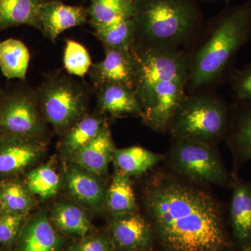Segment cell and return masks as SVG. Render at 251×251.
<instances>
[{
  "instance_id": "1",
  "label": "cell",
  "mask_w": 251,
  "mask_h": 251,
  "mask_svg": "<svg viewBox=\"0 0 251 251\" xmlns=\"http://www.w3.org/2000/svg\"><path fill=\"white\" fill-rule=\"evenodd\" d=\"M145 204L164 251H227L222 209L206 191L163 174L148 183Z\"/></svg>"
},
{
  "instance_id": "2",
  "label": "cell",
  "mask_w": 251,
  "mask_h": 251,
  "mask_svg": "<svg viewBox=\"0 0 251 251\" xmlns=\"http://www.w3.org/2000/svg\"><path fill=\"white\" fill-rule=\"evenodd\" d=\"M251 39V0L224 9L203 24L184 50L187 60V93L212 90L228 78L237 53Z\"/></svg>"
},
{
  "instance_id": "3",
  "label": "cell",
  "mask_w": 251,
  "mask_h": 251,
  "mask_svg": "<svg viewBox=\"0 0 251 251\" xmlns=\"http://www.w3.org/2000/svg\"><path fill=\"white\" fill-rule=\"evenodd\" d=\"M135 90L143 105V121L151 129H169L187 94L188 70L184 50L157 49L134 44Z\"/></svg>"
},
{
  "instance_id": "4",
  "label": "cell",
  "mask_w": 251,
  "mask_h": 251,
  "mask_svg": "<svg viewBox=\"0 0 251 251\" xmlns=\"http://www.w3.org/2000/svg\"><path fill=\"white\" fill-rule=\"evenodd\" d=\"M135 44L185 50L202 29L197 0H134Z\"/></svg>"
},
{
  "instance_id": "5",
  "label": "cell",
  "mask_w": 251,
  "mask_h": 251,
  "mask_svg": "<svg viewBox=\"0 0 251 251\" xmlns=\"http://www.w3.org/2000/svg\"><path fill=\"white\" fill-rule=\"evenodd\" d=\"M231 110L212 90L187 93L173 117L169 129L175 139L213 145L227 134Z\"/></svg>"
},
{
  "instance_id": "6",
  "label": "cell",
  "mask_w": 251,
  "mask_h": 251,
  "mask_svg": "<svg viewBox=\"0 0 251 251\" xmlns=\"http://www.w3.org/2000/svg\"><path fill=\"white\" fill-rule=\"evenodd\" d=\"M35 91L43 117L60 133L87 114L88 90L64 74H51Z\"/></svg>"
},
{
  "instance_id": "7",
  "label": "cell",
  "mask_w": 251,
  "mask_h": 251,
  "mask_svg": "<svg viewBox=\"0 0 251 251\" xmlns=\"http://www.w3.org/2000/svg\"><path fill=\"white\" fill-rule=\"evenodd\" d=\"M44 120L35 90L3 91L0 96V135L44 141Z\"/></svg>"
},
{
  "instance_id": "8",
  "label": "cell",
  "mask_w": 251,
  "mask_h": 251,
  "mask_svg": "<svg viewBox=\"0 0 251 251\" xmlns=\"http://www.w3.org/2000/svg\"><path fill=\"white\" fill-rule=\"evenodd\" d=\"M175 171L195 184L226 185L228 175L213 145L175 139L171 151Z\"/></svg>"
},
{
  "instance_id": "9",
  "label": "cell",
  "mask_w": 251,
  "mask_h": 251,
  "mask_svg": "<svg viewBox=\"0 0 251 251\" xmlns=\"http://www.w3.org/2000/svg\"><path fill=\"white\" fill-rule=\"evenodd\" d=\"M105 58L92 64L88 74L95 87L120 84L135 90V67L131 49H105Z\"/></svg>"
},
{
  "instance_id": "10",
  "label": "cell",
  "mask_w": 251,
  "mask_h": 251,
  "mask_svg": "<svg viewBox=\"0 0 251 251\" xmlns=\"http://www.w3.org/2000/svg\"><path fill=\"white\" fill-rule=\"evenodd\" d=\"M65 184L70 196L82 207L94 212L105 207L107 188L102 176L73 163L66 173Z\"/></svg>"
},
{
  "instance_id": "11",
  "label": "cell",
  "mask_w": 251,
  "mask_h": 251,
  "mask_svg": "<svg viewBox=\"0 0 251 251\" xmlns=\"http://www.w3.org/2000/svg\"><path fill=\"white\" fill-rule=\"evenodd\" d=\"M44 151V141L0 135V175L24 171L34 164Z\"/></svg>"
},
{
  "instance_id": "12",
  "label": "cell",
  "mask_w": 251,
  "mask_h": 251,
  "mask_svg": "<svg viewBox=\"0 0 251 251\" xmlns=\"http://www.w3.org/2000/svg\"><path fill=\"white\" fill-rule=\"evenodd\" d=\"M110 230L114 246L122 250L145 251L152 242L151 226L138 211L112 216Z\"/></svg>"
},
{
  "instance_id": "13",
  "label": "cell",
  "mask_w": 251,
  "mask_h": 251,
  "mask_svg": "<svg viewBox=\"0 0 251 251\" xmlns=\"http://www.w3.org/2000/svg\"><path fill=\"white\" fill-rule=\"evenodd\" d=\"M64 240L45 211L25 221L17 239L16 251H62Z\"/></svg>"
},
{
  "instance_id": "14",
  "label": "cell",
  "mask_w": 251,
  "mask_h": 251,
  "mask_svg": "<svg viewBox=\"0 0 251 251\" xmlns=\"http://www.w3.org/2000/svg\"><path fill=\"white\" fill-rule=\"evenodd\" d=\"M87 16L88 11L83 6L66 4L59 0H46L41 9V31L54 42L64 31L85 24Z\"/></svg>"
},
{
  "instance_id": "15",
  "label": "cell",
  "mask_w": 251,
  "mask_h": 251,
  "mask_svg": "<svg viewBox=\"0 0 251 251\" xmlns=\"http://www.w3.org/2000/svg\"><path fill=\"white\" fill-rule=\"evenodd\" d=\"M99 112L113 117H144L143 105L133 89L120 84L95 87Z\"/></svg>"
},
{
  "instance_id": "16",
  "label": "cell",
  "mask_w": 251,
  "mask_h": 251,
  "mask_svg": "<svg viewBox=\"0 0 251 251\" xmlns=\"http://www.w3.org/2000/svg\"><path fill=\"white\" fill-rule=\"evenodd\" d=\"M115 150L110 127L105 122L98 135L72 157L73 163L103 177L108 174Z\"/></svg>"
},
{
  "instance_id": "17",
  "label": "cell",
  "mask_w": 251,
  "mask_h": 251,
  "mask_svg": "<svg viewBox=\"0 0 251 251\" xmlns=\"http://www.w3.org/2000/svg\"><path fill=\"white\" fill-rule=\"evenodd\" d=\"M226 136L239 161L251 159V102L236 100Z\"/></svg>"
},
{
  "instance_id": "18",
  "label": "cell",
  "mask_w": 251,
  "mask_h": 251,
  "mask_svg": "<svg viewBox=\"0 0 251 251\" xmlns=\"http://www.w3.org/2000/svg\"><path fill=\"white\" fill-rule=\"evenodd\" d=\"M46 0H0V31L28 25L41 31L40 13Z\"/></svg>"
},
{
  "instance_id": "19",
  "label": "cell",
  "mask_w": 251,
  "mask_h": 251,
  "mask_svg": "<svg viewBox=\"0 0 251 251\" xmlns=\"http://www.w3.org/2000/svg\"><path fill=\"white\" fill-rule=\"evenodd\" d=\"M50 220L59 232L71 237L81 239L92 230V224L85 211L74 203H56L51 209Z\"/></svg>"
},
{
  "instance_id": "20",
  "label": "cell",
  "mask_w": 251,
  "mask_h": 251,
  "mask_svg": "<svg viewBox=\"0 0 251 251\" xmlns=\"http://www.w3.org/2000/svg\"><path fill=\"white\" fill-rule=\"evenodd\" d=\"M105 122L100 115L86 114L64 133L60 143L61 151L72 158L98 135Z\"/></svg>"
},
{
  "instance_id": "21",
  "label": "cell",
  "mask_w": 251,
  "mask_h": 251,
  "mask_svg": "<svg viewBox=\"0 0 251 251\" xmlns=\"http://www.w3.org/2000/svg\"><path fill=\"white\" fill-rule=\"evenodd\" d=\"M105 208L112 216H119L138 211L133 184L128 175L117 171L106 190Z\"/></svg>"
},
{
  "instance_id": "22",
  "label": "cell",
  "mask_w": 251,
  "mask_h": 251,
  "mask_svg": "<svg viewBox=\"0 0 251 251\" xmlns=\"http://www.w3.org/2000/svg\"><path fill=\"white\" fill-rule=\"evenodd\" d=\"M30 53L22 41L9 39L0 42V70L7 79L25 80Z\"/></svg>"
},
{
  "instance_id": "23",
  "label": "cell",
  "mask_w": 251,
  "mask_h": 251,
  "mask_svg": "<svg viewBox=\"0 0 251 251\" xmlns=\"http://www.w3.org/2000/svg\"><path fill=\"white\" fill-rule=\"evenodd\" d=\"M230 219L234 234L240 242H251V184L234 186L230 204Z\"/></svg>"
},
{
  "instance_id": "24",
  "label": "cell",
  "mask_w": 251,
  "mask_h": 251,
  "mask_svg": "<svg viewBox=\"0 0 251 251\" xmlns=\"http://www.w3.org/2000/svg\"><path fill=\"white\" fill-rule=\"evenodd\" d=\"M162 158L161 155L141 147H130L115 150L112 161L117 171L129 176H138L151 169Z\"/></svg>"
},
{
  "instance_id": "25",
  "label": "cell",
  "mask_w": 251,
  "mask_h": 251,
  "mask_svg": "<svg viewBox=\"0 0 251 251\" xmlns=\"http://www.w3.org/2000/svg\"><path fill=\"white\" fill-rule=\"evenodd\" d=\"M94 30L134 15V0H91L87 9Z\"/></svg>"
},
{
  "instance_id": "26",
  "label": "cell",
  "mask_w": 251,
  "mask_h": 251,
  "mask_svg": "<svg viewBox=\"0 0 251 251\" xmlns=\"http://www.w3.org/2000/svg\"><path fill=\"white\" fill-rule=\"evenodd\" d=\"M94 35L100 41L104 49H130L135 42L133 17L123 18L96 29Z\"/></svg>"
},
{
  "instance_id": "27",
  "label": "cell",
  "mask_w": 251,
  "mask_h": 251,
  "mask_svg": "<svg viewBox=\"0 0 251 251\" xmlns=\"http://www.w3.org/2000/svg\"><path fill=\"white\" fill-rule=\"evenodd\" d=\"M32 193L18 181L0 185V206L3 212L27 215L34 206Z\"/></svg>"
},
{
  "instance_id": "28",
  "label": "cell",
  "mask_w": 251,
  "mask_h": 251,
  "mask_svg": "<svg viewBox=\"0 0 251 251\" xmlns=\"http://www.w3.org/2000/svg\"><path fill=\"white\" fill-rule=\"evenodd\" d=\"M26 186L32 195L41 199L55 196L62 186V179L55 169L50 164L34 168L26 176Z\"/></svg>"
},
{
  "instance_id": "29",
  "label": "cell",
  "mask_w": 251,
  "mask_h": 251,
  "mask_svg": "<svg viewBox=\"0 0 251 251\" xmlns=\"http://www.w3.org/2000/svg\"><path fill=\"white\" fill-rule=\"evenodd\" d=\"M63 64L68 74L84 77L88 74L92 59L85 46L77 41L67 39L64 48Z\"/></svg>"
},
{
  "instance_id": "30",
  "label": "cell",
  "mask_w": 251,
  "mask_h": 251,
  "mask_svg": "<svg viewBox=\"0 0 251 251\" xmlns=\"http://www.w3.org/2000/svg\"><path fill=\"white\" fill-rule=\"evenodd\" d=\"M27 215L0 213V244L11 245L17 241Z\"/></svg>"
},
{
  "instance_id": "31",
  "label": "cell",
  "mask_w": 251,
  "mask_h": 251,
  "mask_svg": "<svg viewBox=\"0 0 251 251\" xmlns=\"http://www.w3.org/2000/svg\"><path fill=\"white\" fill-rule=\"evenodd\" d=\"M235 100L251 102V64L233 69L228 77Z\"/></svg>"
},
{
  "instance_id": "32",
  "label": "cell",
  "mask_w": 251,
  "mask_h": 251,
  "mask_svg": "<svg viewBox=\"0 0 251 251\" xmlns=\"http://www.w3.org/2000/svg\"><path fill=\"white\" fill-rule=\"evenodd\" d=\"M111 239L102 235L86 236L68 248L67 251H113Z\"/></svg>"
},
{
  "instance_id": "33",
  "label": "cell",
  "mask_w": 251,
  "mask_h": 251,
  "mask_svg": "<svg viewBox=\"0 0 251 251\" xmlns=\"http://www.w3.org/2000/svg\"><path fill=\"white\" fill-rule=\"evenodd\" d=\"M198 1V0H197ZM200 1H232V0H200Z\"/></svg>"
},
{
  "instance_id": "34",
  "label": "cell",
  "mask_w": 251,
  "mask_h": 251,
  "mask_svg": "<svg viewBox=\"0 0 251 251\" xmlns=\"http://www.w3.org/2000/svg\"><path fill=\"white\" fill-rule=\"evenodd\" d=\"M3 91H4V90L1 89V86H0V96H1V94H2Z\"/></svg>"
},
{
  "instance_id": "35",
  "label": "cell",
  "mask_w": 251,
  "mask_h": 251,
  "mask_svg": "<svg viewBox=\"0 0 251 251\" xmlns=\"http://www.w3.org/2000/svg\"><path fill=\"white\" fill-rule=\"evenodd\" d=\"M246 251H251V247L249 248V249H248Z\"/></svg>"
},
{
  "instance_id": "36",
  "label": "cell",
  "mask_w": 251,
  "mask_h": 251,
  "mask_svg": "<svg viewBox=\"0 0 251 251\" xmlns=\"http://www.w3.org/2000/svg\"><path fill=\"white\" fill-rule=\"evenodd\" d=\"M1 212V206H0V213Z\"/></svg>"
},
{
  "instance_id": "37",
  "label": "cell",
  "mask_w": 251,
  "mask_h": 251,
  "mask_svg": "<svg viewBox=\"0 0 251 251\" xmlns=\"http://www.w3.org/2000/svg\"></svg>"
}]
</instances>
